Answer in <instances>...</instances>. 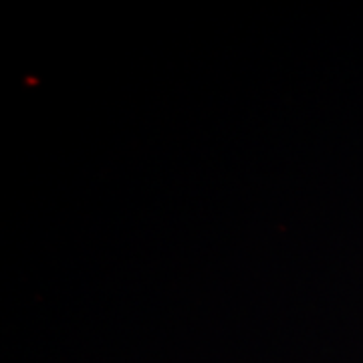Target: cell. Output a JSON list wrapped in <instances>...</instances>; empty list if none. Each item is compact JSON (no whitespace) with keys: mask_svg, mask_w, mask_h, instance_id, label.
<instances>
[]
</instances>
